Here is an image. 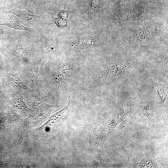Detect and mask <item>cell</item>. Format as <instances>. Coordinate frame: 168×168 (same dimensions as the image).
I'll return each instance as SVG.
<instances>
[{
    "mask_svg": "<svg viewBox=\"0 0 168 168\" xmlns=\"http://www.w3.org/2000/svg\"><path fill=\"white\" fill-rule=\"evenodd\" d=\"M132 111L130 107L121 108L103 125L98 126L90 134V147L97 148L103 147L105 141L111 136L117 125L125 118Z\"/></svg>",
    "mask_w": 168,
    "mask_h": 168,
    "instance_id": "obj_1",
    "label": "cell"
},
{
    "mask_svg": "<svg viewBox=\"0 0 168 168\" xmlns=\"http://www.w3.org/2000/svg\"><path fill=\"white\" fill-rule=\"evenodd\" d=\"M71 106L69 98L68 105L53 115L48 122L39 128L45 136L51 137L55 135L58 128L62 125L69 115Z\"/></svg>",
    "mask_w": 168,
    "mask_h": 168,
    "instance_id": "obj_2",
    "label": "cell"
},
{
    "mask_svg": "<svg viewBox=\"0 0 168 168\" xmlns=\"http://www.w3.org/2000/svg\"><path fill=\"white\" fill-rule=\"evenodd\" d=\"M127 62L119 63L115 64L107 69L101 76L102 78H112L122 74L128 68Z\"/></svg>",
    "mask_w": 168,
    "mask_h": 168,
    "instance_id": "obj_3",
    "label": "cell"
},
{
    "mask_svg": "<svg viewBox=\"0 0 168 168\" xmlns=\"http://www.w3.org/2000/svg\"><path fill=\"white\" fill-rule=\"evenodd\" d=\"M138 113L140 116L146 117L149 121L156 117V110L154 106L153 101L146 100L141 103L138 109Z\"/></svg>",
    "mask_w": 168,
    "mask_h": 168,
    "instance_id": "obj_4",
    "label": "cell"
},
{
    "mask_svg": "<svg viewBox=\"0 0 168 168\" xmlns=\"http://www.w3.org/2000/svg\"><path fill=\"white\" fill-rule=\"evenodd\" d=\"M9 13L16 16L19 19L26 22L34 23L39 22L41 20L39 16L32 15L26 11L16 8L11 10Z\"/></svg>",
    "mask_w": 168,
    "mask_h": 168,
    "instance_id": "obj_5",
    "label": "cell"
},
{
    "mask_svg": "<svg viewBox=\"0 0 168 168\" xmlns=\"http://www.w3.org/2000/svg\"><path fill=\"white\" fill-rule=\"evenodd\" d=\"M0 26H5L18 30L25 31L32 33H33L35 31L33 29L27 27L15 21H10L2 20L0 21Z\"/></svg>",
    "mask_w": 168,
    "mask_h": 168,
    "instance_id": "obj_6",
    "label": "cell"
},
{
    "mask_svg": "<svg viewBox=\"0 0 168 168\" xmlns=\"http://www.w3.org/2000/svg\"><path fill=\"white\" fill-rule=\"evenodd\" d=\"M45 55L38 58L31 67L30 70V77L33 82L36 83L37 81L39 68Z\"/></svg>",
    "mask_w": 168,
    "mask_h": 168,
    "instance_id": "obj_7",
    "label": "cell"
},
{
    "mask_svg": "<svg viewBox=\"0 0 168 168\" xmlns=\"http://www.w3.org/2000/svg\"><path fill=\"white\" fill-rule=\"evenodd\" d=\"M11 76L12 83L17 88L25 92H32V90L27 87L21 81L16 73L12 72L11 74Z\"/></svg>",
    "mask_w": 168,
    "mask_h": 168,
    "instance_id": "obj_8",
    "label": "cell"
},
{
    "mask_svg": "<svg viewBox=\"0 0 168 168\" xmlns=\"http://www.w3.org/2000/svg\"><path fill=\"white\" fill-rule=\"evenodd\" d=\"M12 104L15 109L25 114H29L30 113V110L21 99H13L12 101Z\"/></svg>",
    "mask_w": 168,
    "mask_h": 168,
    "instance_id": "obj_9",
    "label": "cell"
},
{
    "mask_svg": "<svg viewBox=\"0 0 168 168\" xmlns=\"http://www.w3.org/2000/svg\"><path fill=\"white\" fill-rule=\"evenodd\" d=\"M137 164L136 166L142 168L156 167L157 166L155 161L147 158L142 159Z\"/></svg>",
    "mask_w": 168,
    "mask_h": 168,
    "instance_id": "obj_10",
    "label": "cell"
},
{
    "mask_svg": "<svg viewBox=\"0 0 168 168\" xmlns=\"http://www.w3.org/2000/svg\"><path fill=\"white\" fill-rule=\"evenodd\" d=\"M158 87L157 92L161 100V103L162 105L167 104V92L163 87L156 84Z\"/></svg>",
    "mask_w": 168,
    "mask_h": 168,
    "instance_id": "obj_11",
    "label": "cell"
},
{
    "mask_svg": "<svg viewBox=\"0 0 168 168\" xmlns=\"http://www.w3.org/2000/svg\"><path fill=\"white\" fill-rule=\"evenodd\" d=\"M104 161L103 159L102 156L99 154L97 157L96 159L93 162L92 167H106Z\"/></svg>",
    "mask_w": 168,
    "mask_h": 168,
    "instance_id": "obj_12",
    "label": "cell"
},
{
    "mask_svg": "<svg viewBox=\"0 0 168 168\" xmlns=\"http://www.w3.org/2000/svg\"><path fill=\"white\" fill-rule=\"evenodd\" d=\"M29 126V120H26L25 121L23 125V128L22 130V132L21 134V136H20L18 142L17 144V145L21 144L22 140H23V137L25 135V134L27 130H28V128Z\"/></svg>",
    "mask_w": 168,
    "mask_h": 168,
    "instance_id": "obj_13",
    "label": "cell"
},
{
    "mask_svg": "<svg viewBox=\"0 0 168 168\" xmlns=\"http://www.w3.org/2000/svg\"><path fill=\"white\" fill-rule=\"evenodd\" d=\"M158 62L159 63H162L165 65L167 66L168 64L167 56H161L158 59Z\"/></svg>",
    "mask_w": 168,
    "mask_h": 168,
    "instance_id": "obj_14",
    "label": "cell"
},
{
    "mask_svg": "<svg viewBox=\"0 0 168 168\" xmlns=\"http://www.w3.org/2000/svg\"><path fill=\"white\" fill-rule=\"evenodd\" d=\"M5 120L4 117L1 115H0V125L4 126L5 124Z\"/></svg>",
    "mask_w": 168,
    "mask_h": 168,
    "instance_id": "obj_15",
    "label": "cell"
},
{
    "mask_svg": "<svg viewBox=\"0 0 168 168\" xmlns=\"http://www.w3.org/2000/svg\"><path fill=\"white\" fill-rule=\"evenodd\" d=\"M2 147H0V164H1L2 160Z\"/></svg>",
    "mask_w": 168,
    "mask_h": 168,
    "instance_id": "obj_16",
    "label": "cell"
}]
</instances>
